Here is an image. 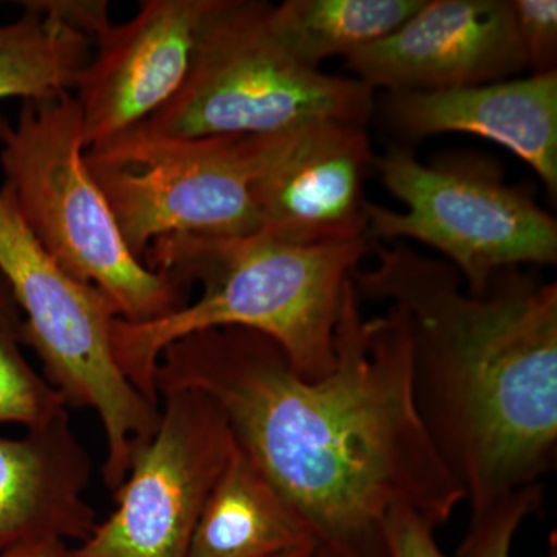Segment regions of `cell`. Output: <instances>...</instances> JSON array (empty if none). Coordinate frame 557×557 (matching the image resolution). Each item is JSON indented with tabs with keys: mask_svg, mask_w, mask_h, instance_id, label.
Segmentation results:
<instances>
[{
	"mask_svg": "<svg viewBox=\"0 0 557 557\" xmlns=\"http://www.w3.org/2000/svg\"><path fill=\"white\" fill-rule=\"evenodd\" d=\"M412 380L405 310L366 319L351 278L324 379H304L274 341L239 327L174 341L156 372L157 394L207 395L319 545L355 557H387L384 528L395 512L437 530L467 500L421 420Z\"/></svg>",
	"mask_w": 557,
	"mask_h": 557,
	"instance_id": "cell-1",
	"label": "cell"
},
{
	"mask_svg": "<svg viewBox=\"0 0 557 557\" xmlns=\"http://www.w3.org/2000/svg\"><path fill=\"white\" fill-rule=\"evenodd\" d=\"M24 9L20 20L0 25V100L69 94L89 64L94 42L38 2Z\"/></svg>",
	"mask_w": 557,
	"mask_h": 557,
	"instance_id": "cell-17",
	"label": "cell"
},
{
	"mask_svg": "<svg viewBox=\"0 0 557 557\" xmlns=\"http://www.w3.org/2000/svg\"><path fill=\"white\" fill-rule=\"evenodd\" d=\"M542 483L520 487L483 507L471 508V518L454 557H512L519 528L542 507Z\"/></svg>",
	"mask_w": 557,
	"mask_h": 557,
	"instance_id": "cell-19",
	"label": "cell"
},
{
	"mask_svg": "<svg viewBox=\"0 0 557 557\" xmlns=\"http://www.w3.org/2000/svg\"><path fill=\"white\" fill-rule=\"evenodd\" d=\"M319 545L309 523L234 440L209 493L188 557H278Z\"/></svg>",
	"mask_w": 557,
	"mask_h": 557,
	"instance_id": "cell-15",
	"label": "cell"
},
{
	"mask_svg": "<svg viewBox=\"0 0 557 557\" xmlns=\"http://www.w3.org/2000/svg\"><path fill=\"white\" fill-rule=\"evenodd\" d=\"M262 137L183 138L137 127L87 149L86 163L127 247L145 262L163 237L260 233L255 175Z\"/></svg>",
	"mask_w": 557,
	"mask_h": 557,
	"instance_id": "cell-8",
	"label": "cell"
},
{
	"mask_svg": "<svg viewBox=\"0 0 557 557\" xmlns=\"http://www.w3.org/2000/svg\"><path fill=\"white\" fill-rule=\"evenodd\" d=\"M159 401V426L132 453L113 493L116 508L69 557H188L234 437L222 410L200 392L171 388Z\"/></svg>",
	"mask_w": 557,
	"mask_h": 557,
	"instance_id": "cell-9",
	"label": "cell"
},
{
	"mask_svg": "<svg viewBox=\"0 0 557 557\" xmlns=\"http://www.w3.org/2000/svg\"><path fill=\"white\" fill-rule=\"evenodd\" d=\"M426 0H287L270 5L274 40L300 64L318 69L351 57L398 30Z\"/></svg>",
	"mask_w": 557,
	"mask_h": 557,
	"instance_id": "cell-16",
	"label": "cell"
},
{
	"mask_svg": "<svg viewBox=\"0 0 557 557\" xmlns=\"http://www.w3.org/2000/svg\"><path fill=\"white\" fill-rule=\"evenodd\" d=\"M86 150L70 94L24 101L14 123L0 116V164L33 236L72 276L100 289L123 321L168 317L185 306L183 287L127 247Z\"/></svg>",
	"mask_w": 557,
	"mask_h": 557,
	"instance_id": "cell-4",
	"label": "cell"
},
{
	"mask_svg": "<svg viewBox=\"0 0 557 557\" xmlns=\"http://www.w3.org/2000/svg\"><path fill=\"white\" fill-rule=\"evenodd\" d=\"M373 168L405 212L368 201L372 242L417 240L445 256L468 292L482 295L502 271L555 265L557 220L480 153H442L423 163L388 146Z\"/></svg>",
	"mask_w": 557,
	"mask_h": 557,
	"instance_id": "cell-7",
	"label": "cell"
},
{
	"mask_svg": "<svg viewBox=\"0 0 557 557\" xmlns=\"http://www.w3.org/2000/svg\"><path fill=\"white\" fill-rule=\"evenodd\" d=\"M270 3L215 0L182 89L145 129L183 138L262 137L321 121L364 126L373 89L300 64L267 25Z\"/></svg>",
	"mask_w": 557,
	"mask_h": 557,
	"instance_id": "cell-5",
	"label": "cell"
},
{
	"mask_svg": "<svg viewBox=\"0 0 557 557\" xmlns=\"http://www.w3.org/2000/svg\"><path fill=\"white\" fill-rule=\"evenodd\" d=\"M387 557H448L435 541V528L412 511H397L384 528Z\"/></svg>",
	"mask_w": 557,
	"mask_h": 557,
	"instance_id": "cell-21",
	"label": "cell"
},
{
	"mask_svg": "<svg viewBox=\"0 0 557 557\" xmlns=\"http://www.w3.org/2000/svg\"><path fill=\"white\" fill-rule=\"evenodd\" d=\"M215 0H146L110 25L75 89L86 148L148 123L182 89Z\"/></svg>",
	"mask_w": 557,
	"mask_h": 557,
	"instance_id": "cell-11",
	"label": "cell"
},
{
	"mask_svg": "<svg viewBox=\"0 0 557 557\" xmlns=\"http://www.w3.org/2000/svg\"><path fill=\"white\" fill-rule=\"evenodd\" d=\"M318 545H310V547L296 549V552L287 553L278 557H313L317 552Z\"/></svg>",
	"mask_w": 557,
	"mask_h": 557,
	"instance_id": "cell-24",
	"label": "cell"
},
{
	"mask_svg": "<svg viewBox=\"0 0 557 557\" xmlns=\"http://www.w3.org/2000/svg\"><path fill=\"white\" fill-rule=\"evenodd\" d=\"M373 247L369 237L292 245L260 233L244 239L172 236L153 242L146 265L180 287L200 284L201 295L157 321L131 324L116 318V362L146 398L160 405L156 372L164 348L190 333L239 327L274 341L304 379H324L335 368L344 293Z\"/></svg>",
	"mask_w": 557,
	"mask_h": 557,
	"instance_id": "cell-3",
	"label": "cell"
},
{
	"mask_svg": "<svg viewBox=\"0 0 557 557\" xmlns=\"http://www.w3.org/2000/svg\"><path fill=\"white\" fill-rule=\"evenodd\" d=\"M347 67L391 94L494 83L525 64L509 0H426L398 30L348 57Z\"/></svg>",
	"mask_w": 557,
	"mask_h": 557,
	"instance_id": "cell-12",
	"label": "cell"
},
{
	"mask_svg": "<svg viewBox=\"0 0 557 557\" xmlns=\"http://www.w3.org/2000/svg\"><path fill=\"white\" fill-rule=\"evenodd\" d=\"M69 547L58 539L27 542L0 553V557H69Z\"/></svg>",
	"mask_w": 557,
	"mask_h": 557,
	"instance_id": "cell-22",
	"label": "cell"
},
{
	"mask_svg": "<svg viewBox=\"0 0 557 557\" xmlns=\"http://www.w3.org/2000/svg\"><path fill=\"white\" fill-rule=\"evenodd\" d=\"M512 22L525 69L537 73L556 70V0H509Z\"/></svg>",
	"mask_w": 557,
	"mask_h": 557,
	"instance_id": "cell-20",
	"label": "cell"
},
{
	"mask_svg": "<svg viewBox=\"0 0 557 557\" xmlns=\"http://www.w3.org/2000/svg\"><path fill=\"white\" fill-rule=\"evenodd\" d=\"M91 458L62 409L21 437H0V553L42 539L83 542L97 527Z\"/></svg>",
	"mask_w": 557,
	"mask_h": 557,
	"instance_id": "cell-14",
	"label": "cell"
},
{
	"mask_svg": "<svg viewBox=\"0 0 557 557\" xmlns=\"http://www.w3.org/2000/svg\"><path fill=\"white\" fill-rule=\"evenodd\" d=\"M0 274L24 317L25 347L65 406L91 410L106 438L102 478L119 490L132 453L159 426L160 405L124 375L113 354L110 300L69 273L33 236L13 190L0 188Z\"/></svg>",
	"mask_w": 557,
	"mask_h": 557,
	"instance_id": "cell-6",
	"label": "cell"
},
{
	"mask_svg": "<svg viewBox=\"0 0 557 557\" xmlns=\"http://www.w3.org/2000/svg\"><path fill=\"white\" fill-rule=\"evenodd\" d=\"M313 557H355L343 552V549L330 547V545H318Z\"/></svg>",
	"mask_w": 557,
	"mask_h": 557,
	"instance_id": "cell-23",
	"label": "cell"
},
{
	"mask_svg": "<svg viewBox=\"0 0 557 557\" xmlns=\"http://www.w3.org/2000/svg\"><path fill=\"white\" fill-rule=\"evenodd\" d=\"M357 269L359 298L405 310L418 412L469 507L541 483L557 448V284L502 271L482 295L399 242Z\"/></svg>",
	"mask_w": 557,
	"mask_h": 557,
	"instance_id": "cell-2",
	"label": "cell"
},
{
	"mask_svg": "<svg viewBox=\"0 0 557 557\" xmlns=\"http://www.w3.org/2000/svg\"><path fill=\"white\" fill-rule=\"evenodd\" d=\"M386 115L412 138L471 134L515 153L557 194V70L442 90L391 91Z\"/></svg>",
	"mask_w": 557,
	"mask_h": 557,
	"instance_id": "cell-13",
	"label": "cell"
},
{
	"mask_svg": "<svg viewBox=\"0 0 557 557\" xmlns=\"http://www.w3.org/2000/svg\"><path fill=\"white\" fill-rule=\"evenodd\" d=\"M24 317L0 274V423L42 426L67 409L60 392L25 355Z\"/></svg>",
	"mask_w": 557,
	"mask_h": 557,
	"instance_id": "cell-18",
	"label": "cell"
},
{
	"mask_svg": "<svg viewBox=\"0 0 557 557\" xmlns=\"http://www.w3.org/2000/svg\"><path fill=\"white\" fill-rule=\"evenodd\" d=\"M373 160L358 124L321 121L263 135L255 175L260 234L292 245L368 237L364 183Z\"/></svg>",
	"mask_w": 557,
	"mask_h": 557,
	"instance_id": "cell-10",
	"label": "cell"
}]
</instances>
